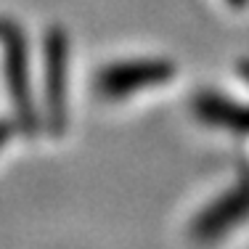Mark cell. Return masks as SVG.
Instances as JSON below:
<instances>
[{"mask_svg": "<svg viewBox=\"0 0 249 249\" xmlns=\"http://www.w3.org/2000/svg\"><path fill=\"white\" fill-rule=\"evenodd\" d=\"M175 72L173 64L167 61H138V64H117L98 74V90L104 96H127L133 90H141L146 85H159L167 82Z\"/></svg>", "mask_w": 249, "mask_h": 249, "instance_id": "cell-1", "label": "cell"}, {"mask_svg": "<svg viewBox=\"0 0 249 249\" xmlns=\"http://www.w3.org/2000/svg\"><path fill=\"white\" fill-rule=\"evenodd\" d=\"M8 37H5V45H8V85H11V96H14V104L19 109L21 117H27V124H32V109H29V90H27V48L21 43V35L16 32L14 27H5Z\"/></svg>", "mask_w": 249, "mask_h": 249, "instance_id": "cell-2", "label": "cell"}, {"mask_svg": "<svg viewBox=\"0 0 249 249\" xmlns=\"http://www.w3.org/2000/svg\"><path fill=\"white\" fill-rule=\"evenodd\" d=\"M64 77H67V43L58 32L48 40V93H51V120L61 127L64 120Z\"/></svg>", "mask_w": 249, "mask_h": 249, "instance_id": "cell-3", "label": "cell"}, {"mask_svg": "<svg viewBox=\"0 0 249 249\" xmlns=\"http://www.w3.org/2000/svg\"><path fill=\"white\" fill-rule=\"evenodd\" d=\"M196 109H199V114L204 117V120H210L212 124H225V127L239 130V133L249 130V111L241 109V106L225 104L223 98L204 96V98H199Z\"/></svg>", "mask_w": 249, "mask_h": 249, "instance_id": "cell-4", "label": "cell"}, {"mask_svg": "<svg viewBox=\"0 0 249 249\" xmlns=\"http://www.w3.org/2000/svg\"><path fill=\"white\" fill-rule=\"evenodd\" d=\"M249 212V207H244V199H241V191L225 196V201L220 207H215L212 212H207L204 217L199 220V233H215V231H223L225 223L239 220Z\"/></svg>", "mask_w": 249, "mask_h": 249, "instance_id": "cell-5", "label": "cell"}, {"mask_svg": "<svg viewBox=\"0 0 249 249\" xmlns=\"http://www.w3.org/2000/svg\"><path fill=\"white\" fill-rule=\"evenodd\" d=\"M11 133H14V127H11L8 122H0V146H3L5 141L11 138Z\"/></svg>", "mask_w": 249, "mask_h": 249, "instance_id": "cell-6", "label": "cell"}, {"mask_svg": "<svg viewBox=\"0 0 249 249\" xmlns=\"http://www.w3.org/2000/svg\"><path fill=\"white\" fill-rule=\"evenodd\" d=\"M231 3H233V5H244L247 0H231Z\"/></svg>", "mask_w": 249, "mask_h": 249, "instance_id": "cell-7", "label": "cell"}]
</instances>
